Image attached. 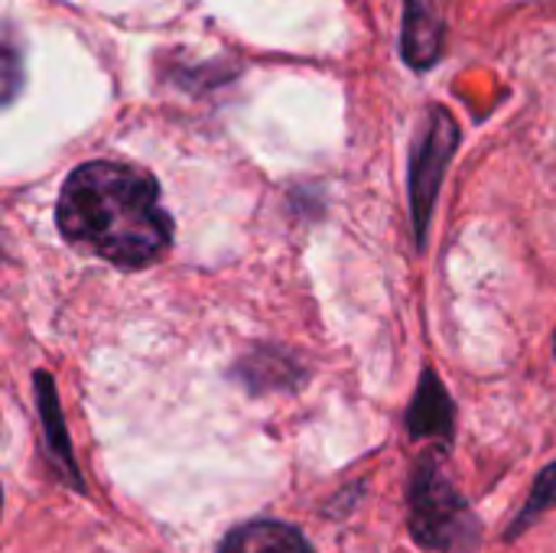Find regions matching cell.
<instances>
[{"label":"cell","instance_id":"obj_1","mask_svg":"<svg viewBox=\"0 0 556 553\" xmlns=\"http://www.w3.org/2000/svg\"><path fill=\"white\" fill-rule=\"evenodd\" d=\"M59 228L68 241L121 267L153 264L173 241L153 176L111 160L85 163L65 179Z\"/></svg>","mask_w":556,"mask_h":553},{"label":"cell","instance_id":"obj_2","mask_svg":"<svg viewBox=\"0 0 556 553\" xmlns=\"http://www.w3.org/2000/svg\"><path fill=\"white\" fill-rule=\"evenodd\" d=\"M407 508H410V535L417 538L420 548L440 553L476 551L482 538V525L433 456H424L414 466L407 486Z\"/></svg>","mask_w":556,"mask_h":553},{"label":"cell","instance_id":"obj_3","mask_svg":"<svg viewBox=\"0 0 556 553\" xmlns=\"http://www.w3.org/2000/svg\"><path fill=\"white\" fill-rule=\"evenodd\" d=\"M456 147H459V127L453 114L446 108H430L410 153V212H414V235L420 248L427 244V225Z\"/></svg>","mask_w":556,"mask_h":553},{"label":"cell","instance_id":"obj_4","mask_svg":"<svg viewBox=\"0 0 556 553\" xmlns=\"http://www.w3.org/2000/svg\"><path fill=\"white\" fill-rule=\"evenodd\" d=\"M453 420H456V411H453V401L443 388V381L437 378L433 368H427L420 375V388H417V398L407 411V430L414 440H446L453 437Z\"/></svg>","mask_w":556,"mask_h":553},{"label":"cell","instance_id":"obj_5","mask_svg":"<svg viewBox=\"0 0 556 553\" xmlns=\"http://www.w3.org/2000/svg\"><path fill=\"white\" fill-rule=\"evenodd\" d=\"M443 23L433 10V0H407L401 52L414 68H430L440 59Z\"/></svg>","mask_w":556,"mask_h":553},{"label":"cell","instance_id":"obj_6","mask_svg":"<svg viewBox=\"0 0 556 553\" xmlns=\"http://www.w3.org/2000/svg\"><path fill=\"white\" fill-rule=\"evenodd\" d=\"M218 553H316L309 541L280 521H248L235 528Z\"/></svg>","mask_w":556,"mask_h":553},{"label":"cell","instance_id":"obj_7","mask_svg":"<svg viewBox=\"0 0 556 553\" xmlns=\"http://www.w3.org/2000/svg\"><path fill=\"white\" fill-rule=\"evenodd\" d=\"M36 391H39V414H42V424H46V437H49V450L52 456L59 460V466L68 473L72 486L81 489V476L75 473V463H72V450H68V437H65V427H62V414H59V401H55V388L46 375H36Z\"/></svg>","mask_w":556,"mask_h":553},{"label":"cell","instance_id":"obj_8","mask_svg":"<svg viewBox=\"0 0 556 553\" xmlns=\"http://www.w3.org/2000/svg\"><path fill=\"white\" fill-rule=\"evenodd\" d=\"M23 85V59L20 42L10 26L0 23V104H10Z\"/></svg>","mask_w":556,"mask_h":553},{"label":"cell","instance_id":"obj_9","mask_svg":"<svg viewBox=\"0 0 556 553\" xmlns=\"http://www.w3.org/2000/svg\"><path fill=\"white\" fill-rule=\"evenodd\" d=\"M556 508V463L554 466H547L538 479H534V489H531V499L525 502V508H521V515H518V521H515V528H511V538H518L531 521H538L544 512H551Z\"/></svg>","mask_w":556,"mask_h":553},{"label":"cell","instance_id":"obj_10","mask_svg":"<svg viewBox=\"0 0 556 553\" xmlns=\"http://www.w3.org/2000/svg\"><path fill=\"white\" fill-rule=\"evenodd\" d=\"M0 505H3V495H0Z\"/></svg>","mask_w":556,"mask_h":553}]
</instances>
